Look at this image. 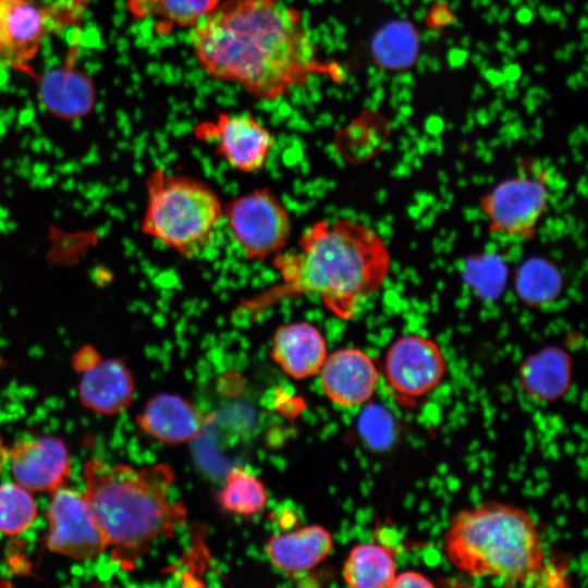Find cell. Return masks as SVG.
Returning a JSON list of instances; mask_svg holds the SVG:
<instances>
[{
  "label": "cell",
  "mask_w": 588,
  "mask_h": 588,
  "mask_svg": "<svg viewBox=\"0 0 588 588\" xmlns=\"http://www.w3.org/2000/svg\"><path fill=\"white\" fill-rule=\"evenodd\" d=\"M319 372L324 395L343 407L368 402L379 381L373 359L358 347H345L331 353Z\"/></svg>",
  "instance_id": "4fadbf2b"
},
{
  "label": "cell",
  "mask_w": 588,
  "mask_h": 588,
  "mask_svg": "<svg viewBox=\"0 0 588 588\" xmlns=\"http://www.w3.org/2000/svg\"><path fill=\"white\" fill-rule=\"evenodd\" d=\"M81 373L77 391L84 407L97 414L112 416L131 406L135 381L121 359L101 358L98 364Z\"/></svg>",
  "instance_id": "9a60e30c"
},
{
  "label": "cell",
  "mask_w": 588,
  "mask_h": 588,
  "mask_svg": "<svg viewBox=\"0 0 588 588\" xmlns=\"http://www.w3.org/2000/svg\"><path fill=\"white\" fill-rule=\"evenodd\" d=\"M136 421L147 436L172 445L196 439L204 424L200 413L192 403L172 393L151 397L136 417Z\"/></svg>",
  "instance_id": "2e32d148"
},
{
  "label": "cell",
  "mask_w": 588,
  "mask_h": 588,
  "mask_svg": "<svg viewBox=\"0 0 588 588\" xmlns=\"http://www.w3.org/2000/svg\"><path fill=\"white\" fill-rule=\"evenodd\" d=\"M358 429L363 439L371 448L388 445L392 433V421L385 411L380 407H368L358 420Z\"/></svg>",
  "instance_id": "484cf974"
},
{
  "label": "cell",
  "mask_w": 588,
  "mask_h": 588,
  "mask_svg": "<svg viewBox=\"0 0 588 588\" xmlns=\"http://www.w3.org/2000/svg\"><path fill=\"white\" fill-rule=\"evenodd\" d=\"M142 231L185 258L212 242L223 218L219 195L206 182L155 170L147 180Z\"/></svg>",
  "instance_id": "5b68a950"
},
{
  "label": "cell",
  "mask_w": 588,
  "mask_h": 588,
  "mask_svg": "<svg viewBox=\"0 0 588 588\" xmlns=\"http://www.w3.org/2000/svg\"><path fill=\"white\" fill-rule=\"evenodd\" d=\"M452 19L453 14L450 9L445 4L439 3L431 9L427 23L431 27H443L449 25Z\"/></svg>",
  "instance_id": "f1b7e54d"
},
{
  "label": "cell",
  "mask_w": 588,
  "mask_h": 588,
  "mask_svg": "<svg viewBox=\"0 0 588 588\" xmlns=\"http://www.w3.org/2000/svg\"><path fill=\"white\" fill-rule=\"evenodd\" d=\"M270 355L287 376L302 380L319 373L328 356V345L313 323L291 322L274 331Z\"/></svg>",
  "instance_id": "5bb4252c"
},
{
  "label": "cell",
  "mask_w": 588,
  "mask_h": 588,
  "mask_svg": "<svg viewBox=\"0 0 588 588\" xmlns=\"http://www.w3.org/2000/svg\"><path fill=\"white\" fill-rule=\"evenodd\" d=\"M573 362L559 346H546L525 357L518 369L522 390L532 400L551 403L563 397L571 388Z\"/></svg>",
  "instance_id": "e0dca14e"
},
{
  "label": "cell",
  "mask_w": 588,
  "mask_h": 588,
  "mask_svg": "<svg viewBox=\"0 0 588 588\" xmlns=\"http://www.w3.org/2000/svg\"><path fill=\"white\" fill-rule=\"evenodd\" d=\"M397 573L394 551L381 543H358L350 551L342 569L351 588H391Z\"/></svg>",
  "instance_id": "ffe728a7"
},
{
  "label": "cell",
  "mask_w": 588,
  "mask_h": 588,
  "mask_svg": "<svg viewBox=\"0 0 588 588\" xmlns=\"http://www.w3.org/2000/svg\"><path fill=\"white\" fill-rule=\"evenodd\" d=\"M332 549V535L319 525L273 535L266 544L270 562L287 574L311 569L327 559Z\"/></svg>",
  "instance_id": "ac0fdd59"
},
{
  "label": "cell",
  "mask_w": 588,
  "mask_h": 588,
  "mask_svg": "<svg viewBox=\"0 0 588 588\" xmlns=\"http://www.w3.org/2000/svg\"><path fill=\"white\" fill-rule=\"evenodd\" d=\"M562 283L559 270L541 258H531L523 264L515 279L517 295L529 306H541L555 299Z\"/></svg>",
  "instance_id": "cb8c5ba5"
},
{
  "label": "cell",
  "mask_w": 588,
  "mask_h": 588,
  "mask_svg": "<svg viewBox=\"0 0 588 588\" xmlns=\"http://www.w3.org/2000/svg\"><path fill=\"white\" fill-rule=\"evenodd\" d=\"M221 0H128L127 8L136 19L154 17L163 26L192 28L206 17Z\"/></svg>",
  "instance_id": "7402d4cb"
},
{
  "label": "cell",
  "mask_w": 588,
  "mask_h": 588,
  "mask_svg": "<svg viewBox=\"0 0 588 588\" xmlns=\"http://www.w3.org/2000/svg\"><path fill=\"white\" fill-rule=\"evenodd\" d=\"M448 561L475 578L506 586H563L562 566L548 561L540 530L524 509L487 501L456 512L443 535Z\"/></svg>",
  "instance_id": "277c9868"
},
{
  "label": "cell",
  "mask_w": 588,
  "mask_h": 588,
  "mask_svg": "<svg viewBox=\"0 0 588 588\" xmlns=\"http://www.w3.org/2000/svg\"><path fill=\"white\" fill-rule=\"evenodd\" d=\"M58 17L36 0H0V63L25 70Z\"/></svg>",
  "instance_id": "7c38bea8"
},
{
  "label": "cell",
  "mask_w": 588,
  "mask_h": 588,
  "mask_svg": "<svg viewBox=\"0 0 588 588\" xmlns=\"http://www.w3.org/2000/svg\"><path fill=\"white\" fill-rule=\"evenodd\" d=\"M83 479L110 558L125 572L136 567L155 541L172 537L186 518L184 505L170 498L175 473L168 464L137 468L91 457Z\"/></svg>",
  "instance_id": "3957f363"
},
{
  "label": "cell",
  "mask_w": 588,
  "mask_h": 588,
  "mask_svg": "<svg viewBox=\"0 0 588 588\" xmlns=\"http://www.w3.org/2000/svg\"><path fill=\"white\" fill-rule=\"evenodd\" d=\"M101 359L98 351L91 345L82 346L73 356V367L82 372L98 364Z\"/></svg>",
  "instance_id": "83f0119b"
},
{
  "label": "cell",
  "mask_w": 588,
  "mask_h": 588,
  "mask_svg": "<svg viewBox=\"0 0 588 588\" xmlns=\"http://www.w3.org/2000/svg\"><path fill=\"white\" fill-rule=\"evenodd\" d=\"M420 38L415 25L407 20L384 23L372 35L370 54L375 63L390 71L407 70L418 59Z\"/></svg>",
  "instance_id": "44dd1931"
},
{
  "label": "cell",
  "mask_w": 588,
  "mask_h": 588,
  "mask_svg": "<svg viewBox=\"0 0 588 588\" xmlns=\"http://www.w3.org/2000/svg\"><path fill=\"white\" fill-rule=\"evenodd\" d=\"M268 501L264 482L244 468H234L218 493L221 507L235 515L253 516L262 512Z\"/></svg>",
  "instance_id": "603a6c76"
},
{
  "label": "cell",
  "mask_w": 588,
  "mask_h": 588,
  "mask_svg": "<svg viewBox=\"0 0 588 588\" xmlns=\"http://www.w3.org/2000/svg\"><path fill=\"white\" fill-rule=\"evenodd\" d=\"M37 518L33 492L20 483H0V534L20 535L32 527Z\"/></svg>",
  "instance_id": "d4e9b609"
},
{
  "label": "cell",
  "mask_w": 588,
  "mask_h": 588,
  "mask_svg": "<svg viewBox=\"0 0 588 588\" xmlns=\"http://www.w3.org/2000/svg\"><path fill=\"white\" fill-rule=\"evenodd\" d=\"M383 372L389 385L405 397H420L434 390L446 372L439 344L420 334L397 338L387 350Z\"/></svg>",
  "instance_id": "9c48e42d"
},
{
  "label": "cell",
  "mask_w": 588,
  "mask_h": 588,
  "mask_svg": "<svg viewBox=\"0 0 588 588\" xmlns=\"http://www.w3.org/2000/svg\"><path fill=\"white\" fill-rule=\"evenodd\" d=\"M391 262L389 246L370 226L350 218L317 221L296 249L273 256L280 281L242 298L233 318L254 320L284 301L310 294L338 318L351 320L362 302L382 287Z\"/></svg>",
  "instance_id": "7a4b0ae2"
},
{
  "label": "cell",
  "mask_w": 588,
  "mask_h": 588,
  "mask_svg": "<svg viewBox=\"0 0 588 588\" xmlns=\"http://www.w3.org/2000/svg\"><path fill=\"white\" fill-rule=\"evenodd\" d=\"M196 136L215 139L217 152L243 173L262 170L274 144L272 133L249 112H219L215 122L196 127Z\"/></svg>",
  "instance_id": "30bf717a"
},
{
  "label": "cell",
  "mask_w": 588,
  "mask_h": 588,
  "mask_svg": "<svg viewBox=\"0 0 588 588\" xmlns=\"http://www.w3.org/2000/svg\"><path fill=\"white\" fill-rule=\"evenodd\" d=\"M223 218L244 256L252 261L273 257L286 247L292 221L279 197L256 188L223 206Z\"/></svg>",
  "instance_id": "52a82bcc"
},
{
  "label": "cell",
  "mask_w": 588,
  "mask_h": 588,
  "mask_svg": "<svg viewBox=\"0 0 588 588\" xmlns=\"http://www.w3.org/2000/svg\"><path fill=\"white\" fill-rule=\"evenodd\" d=\"M47 548L75 561L91 560L108 544L83 491L61 487L47 509Z\"/></svg>",
  "instance_id": "ba28073f"
},
{
  "label": "cell",
  "mask_w": 588,
  "mask_h": 588,
  "mask_svg": "<svg viewBox=\"0 0 588 588\" xmlns=\"http://www.w3.org/2000/svg\"><path fill=\"white\" fill-rule=\"evenodd\" d=\"M189 45L211 78L261 101L278 100L318 75L338 79L303 13L281 0H221L191 28Z\"/></svg>",
  "instance_id": "6da1fadb"
},
{
  "label": "cell",
  "mask_w": 588,
  "mask_h": 588,
  "mask_svg": "<svg viewBox=\"0 0 588 588\" xmlns=\"http://www.w3.org/2000/svg\"><path fill=\"white\" fill-rule=\"evenodd\" d=\"M549 203L546 173L531 167L499 182L479 199L491 234L517 241L531 240Z\"/></svg>",
  "instance_id": "8992f818"
},
{
  "label": "cell",
  "mask_w": 588,
  "mask_h": 588,
  "mask_svg": "<svg viewBox=\"0 0 588 588\" xmlns=\"http://www.w3.org/2000/svg\"><path fill=\"white\" fill-rule=\"evenodd\" d=\"M8 464L15 482L40 493L63 487L71 469L65 442L52 434L17 440L8 449Z\"/></svg>",
  "instance_id": "8fae6325"
},
{
  "label": "cell",
  "mask_w": 588,
  "mask_h": 588,
  "mask_svg": "<svg viewBox=\"0 0 588 588\" xmlns=\"http://www.w3.org/2000/svg\"><path fill=\"white\" fill-rule=\"evenodd\" d=\"M7 464H8V449L5 448L0 437V475Z\"/></svg>",
  "instance_id": "f546056e"
},
{
  "label": "cell",
  "mask_w": 588,
  "mask_h": 588,
  "mask_svg": "<svg viewBox=\"0 0 588 588\" xmlns=\"http://www.w3.org/2000/svg\"><path fill=\"white\" fill-rule=\"evenodd\" d=\"M38 91L45 108L64 120L87 115L96 97L91 78L73 65L56 68L41 75Z\"/></svg>",
  "instance_id": "d6986e66"
},
{
  "label": "cell",
  "mask_w": 588,
  "mask_h": 588,
  "mask_svg": "<svg viewBox=\"0 0 588 588\" xmlns=\"http://www.w3.org/2000/svg\"><path fill=\"white\" fill-rule=\"evenodd\" d=\"M434 584L426 575L417 571L396 573L391 588H432Z\"/></svg>",
  "instance_id": "4316f807"
}]
</instances>
